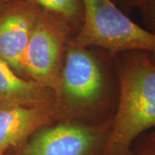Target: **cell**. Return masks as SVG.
Returning a JSON list of instances; mask_svg holds the SVG:
<instances>
[{"label":"cell","mask_w":155,"mask_h":155,"mask_svg":"<svg viewBox=\"0 0 155 155\" xmlns=\"http://www.w3.org/2000/svg\"><path fill=\"white\" fill-rule=\"evenodd\" d=\"M151 54H116L118 97L103 155H134V141L155 127V65Z\"/></svg>","instance_id":"6da1fadb"},{"label":"cell","mask_w":155,"mask_h":155,"mask_svg":"<svg viewBox=\"0 0 155 155\" xmlns=\"http://www.w3.org/2000/svg\"><path fill=\"white\" fill-rule=\"evenodd\" d=\"M82 23L72 37L75 44L98 47L116 55L132 51L155 54V35L131 20L112 0H83Z\"/></svg>","instance_id":"7a4b0ae2"},{"label":"cell","mask_w":155,"mask_h":155,"mask_svg":"<svg viewBox=\"0 0 155 155\" xmlns=\"http://www.w3.org/2000/svg\"><path fill=\"white\" fill-rule=\"evenodd\" d=\"M109 84L102 65L88 48L67 43L57 99L62 121H73L105 99Z\"/></svg>","instance_id":"3957f363"},{"label":"cell","mask_w":155,"mask_h":155,"mask_svg":"<svg viewBox=\"0 0 155 155\" xmlns=\"http://www.w3.org/2000/svg\"><path fill=\"white\" fill-rule=\"evenodd\" d=\"M75 33L67 20L41 10L23 58L24 78L48 87L58 96L67 43Z\"/></svg>","instance_id":"277c9868"},{"label":"cell","mask_w":155,"mask_h":155,"mask_svg":"<svg viewBox=\"0 0 155 155\" xmlns=\"http://www.w3.org/2000/svg\"><path fill=\"white\" fill-rule=\"evenodd\" d=\"M112 117L97 125L62 121L39 128L5 155H103Z\"/></svg>","instance_id":"5b68a950"},{"label":"cell","mask_w":155,"mask_h":155,"mask_svg":"<svg viewBox=\"0 0 155 155\" xmlns=\"http://www.w3.org/2000/svg\"><path fill=\"white\" fill-rule=\"evenodd\" d=\"M41 11L30 0H7L0 11V58L22 78L24 54Z\"/></svg>","instance_id":"8992f818"},{"label":"cell","mask_w":155,"mask_h":155,"mask_svg":"<svg viewBox=\"0 0 155 155\" xmlns=\"http://www.w3.org/2000/svg\"><path fill=\"white\" fill-rule=\"evenodd\" d=\"M62 120L58 99L40 106H0V155L23 143L39 128Z\"/></svg>","instance_id":"52a82bcc"},{"label":"cell","mask_w":155,"mask_h":155,"mask_svg":"<svg viewBox=\"0 0 155 155\" xmlns=\"http://www.w3.org/2000/svg\"><path fill=\"white\" fill-rule=\"evenodd\" d=\"M56 99L57 96L51 89L20 77L0 58V106L33 107Z\"/></svg>","instance_id":"ba28073f"},{"label":"cell","mask_w":155,"mask_h":155,"mask_svg":"<svg viewBox=\"0 0 155 155\" xmlns=\"http://www.w3.org/2000/svg\"><path fill=\"white\" fill-rule=\"evenodd\" d=\"M43 11L67 20L77 32L83 20V0H30Z\"/></svg>","instance_id":"9c48e42d"},{"label":"cell","mask_w":155,"mask_h":155,"mask_svg":"<svg viewBox=\"0 0 155 155\" xmlns=\"http://www.w3.org/2000/svg\"><path fill=\"white\" fill-rule=\"evenodd\" d=\"M136 9L140 13L144 28L155 35V0H137Z\"/></svg>","instance_id":"30bf717a"},{"label":"cell","mask_w":155,"mask_h":155,"mask_svg":"<svg viewBox=\"0 0 155 155\" xmlns=\"http://www.w3.org/2000/svg\"><path fill=\"white\" fill-rule=\"evenodd\" d=\"M132 152L134 155H155V139L149 134H144L133 144Z\"/></svg>","instance_id":"8fae6325"},{"label":"cell","mask_w":155,"mask_h":155,"mask_svg":"<svg viewBox=\"0 0 155 155\" xmlns=\"http://www.w3.org/2000/svg\"><path fill=\"white\" fill-rule=\"evenodd\" d=\"M112 1L117 6H118V5H120L127 10L136 8V1L137 0H112Z\"/></svg>","instance_id":"7c38bea8"},{"label":"cell","mask_w":155,"mask_h":155,"mask_svg":"<svg viewBox=\"0 0 155 155\" xmlns=\"http://www.w3.org/2000/svg\"><path fill=\"white\" fill-rule=\"evenodd\" d=\"M6 2H7V0H0V11L3 9V7L5 6V5L6 4Z\"/></svg>","instance_id":"4fadbf2b"},{"label":"cell","mask_w":155,"mask_h":155,"mask_svg":"<svg viewBox=\"0 0 155 155\" xmlns=\"http://www.w3.org/2000/svg\"><path fill=\"white\" fill-rule=\"evenodd\" d=\"M149 135L150 136H152L153 138H154L155 139V128L151 132V133H149Z\"/></svg>","instance_id":"5bb4252c"},{"label":"cell","mask_w":155,"mask_h":155,"mask_svg":"<svg viewBox=\"0 0 155 155\" xmlns=\"http://www.w3.org/2000/svg\"><path fill=\"white\" fill-rule=\"evenodd\" d=\"M151 58H152V61L153 62V64L155 65V54H151Z\"/></svg>","instance_id":"9a60e30c"}]
</instances>
